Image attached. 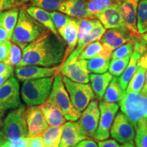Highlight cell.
<instances>
[{
  "instance_id": "32",
  "label": "cell",
  "mask_w": 147,
  "mask_h": 147,
  "mask_svg": "<svg viewBox=\"0 0 147 147\" xmlns=\"http://www.w3.org/2000/svg\"><path fill=\"white\" fill-rule=\"evenodd\" d=\"M137 27L140 34L147 32V0H140L137 12Z\"/></svg>"
},
{
  "instance_id": "4",
  "label": "cell",
  "mask_w": 147,
  "mask_h": 147,
  "mask_svg": "<svg viewBox=\"0 0 147 147\" xmlns=\"http://www.w3.org/2000/svg\"><path fill=\"white\" fill-rule=\"evenodd\" d=\"M119 105L135 129L140 121L147 119V95L142 92H123Z\"/></svg>"
},
{
  "instance_id": "51",
  "label": "cell",
  "mask_w": 147,
  "mask_h": 147,
  "mask_svg": "<svg viewBox=\"0 0 147 147\" xmlns=\"http://www.w3.org/2000/svg\"><path fill=\"white\" fill-rule=\"evenodd\" d=\"M13 75L10 74H4V75H0V87H1L4 82L6 81L9 78L12 76Z\"/></svg>"
},
{
  "instance_id": "41",
  "label": "cell",
  "mask_w": 147,
  "mask_h": 147,
  "mask_svg": "<svg viewBox=\"0 0 147 147\" xmlns=\"http://www.w3.org/2000/svg\"><path fill=\"white\" fill-rule=\"evenodd\" d=\"M134 42V50L140 53L141 55L147 51V32L144 34L140 35L138 38L132 40Z\"/></svg>"
},
{
  "instance_id": "52",
  "label": "cell",
  "mask_w": 147,
  "mask_h": 147,
  "mask_svg": "<svg viewBox=\"0 0 147 147\" xmlns=\"http://www.w3.org/2000/svg\"><path fill=\"white\" fill-rule=\"evenodd\" d=\"M4 114H5V111L4 110H0V127L3 126V117H4Z\"/></svg>"
},
{
  "instance_id": "25",
  "label": "cell",
  "mask_w": 147,
  "mask_h": 147,
  "mask_svg": "<svg viewBox=\"0 0 147 147\" xmlns=\"http://www.w3.org/2000/svg\"><path fill=\"white\" fill-rule=\"evenodd\" d=\"M28 14L32 16L35 20L41 23L46 28L53 32L57 36H59L58 34L57 29L55 27L53 21L51 18L50 12L44 10V9L38 8L36 6H30L27 8Z\"/></svg>"
},
{
  "instance_id": "53",
  "label": "cell",
  "mask_w": 147,
  "mask_h": 147,
  "mask_svg": "<svg viewBox=\"0 0 147 147\" xmlns=\"http://www.w3.org/2000/svg\"><path fill=\"white\" fill-rule=\"evenodd\" d=\"M6 140L7 138H5V136L3 135V134L1 131H0V144H2Z\"/></svg>"
},
{
  "instance_id": "42",
  "label": "cell",
  "mask_w": 147,
  "mask_h": 147,
  "mask_svg": "<svg viewBox=\"0 0 147 147\" xmlns=\"http://www.w3.org/2000/svg\"><path fill=\"white\" fill-rule=\"evenodd\" d=\"M12 43L10 40L0 42V62H4L10 55Z\"/></svg>"
},
{
  "instance_id": "44",
  "label": "cell",
  "mask_w": 147,
  "mask_h": 147,
  "mask_svg": "<svg viewBox=\"0 0 147 147\" xmlns=\"http://www.w3.org/2000/svg\"><path fill=\"white\" fill-rule=\"evenodd\" d=\"M23 2L20 0H0V14L3 11L21 6Z\"/></svg>"
},
{
  "instance_id": "57",
  "label": "cell",
  "mask_w": 147,
  "mask_h": 147,
  "mask_svg": "<svg viewBox=\"0 0 147 147\" xmlns=\"http://www.w3.org/2000/svg\"><path fill=\"white\" fill-rule=\"evenodd\" d=\"M0 147H2V145H1V144H0Z\"/></svg>"
},
{
  "instance_id": "28",
  "label": "cell",
  "mask_w": 147,
  "mask_h": 147,
  "mask_svg": "<svg viewBox=\"0 0 147 147\" xmlns=\"http://www.w3.org/2000/svg\"><path fill=\"white\" fill-rule=\"evenodd\" d=\"M145 76H146V68L138 62L136 71L129 82L125 91L140 93L144 85Z\"/></svg>"
},
{
  "instance_id": "19",
  "label": "cell",
  "mask_w": 147,
  "mask_h": 147,
  "mask_svg": "<svg viewBox=\"0 0 147 147\" xmlns=\"http://www.w3.org/2000/svg\"><path fill=\"white\" fill-rule=\"evenodd\" d=\"M106 29L125 27L120 8V1L105 9L96 16Z\"/></svg>"
},
{
  "instance_id": "38",
  "label": "cell",
  "mask_w": 147,
  "mask_h": 147,
  "mask_svg": "<svg viewBox=\"0 0 147 147\" xmlns=\"http://www.w3.org/2000/svg\"><path fill=\"white\" fill-rule=\"evenodd\" d=\"M134 45L133 41H130L121 45L113 51L111 55L112 59L123 58L128 55H131L134 52Z\"/></svg>"
},
{
  "instance_id": "43",
  "label": "cell",
  "mask_w": 147,
  "mask_h": 147,
  "mask_svg": "<svg viewBox=\"0 0 147 147\" xmlns=\"http://www.w3.org/2000/svg\"><path fill=\"white\" fill-rule=\"evenodd\" d=\"M1 145L2 147H29V138L25 137L15 140H6Z\"/></svg>"
},
{
  "instance_id": "6",
  "label": "cell",
  "mask_w": 147,
  "mask_h": 147,
  "mask_svg": "<svg viewBox=\"0 0 147 147\" xmlns=\"http://www.w3.org/2000/svg\"><path fill=\"white\" fill-rule=\"evenodd\" d=\"M25 110V106L21 104L10 112L4 119L1 132L7 140H15L27 137V125Z\"/></svg>"
},
{
  "instance_id": "24",
  "label": "cell",
  "mask_w": 147,
  "mask_h": 147,
  "mask_svg": "<svg viewBox=\"0 0 147 147\" xmlns=\"http://www.w3.org/2000/svg\"><path fill=\"white\" fill-rule=\"evenodd\" d=\"M113 51L100 41H95L87 46L78 57L80 59L89 60L99 56L111 57Z\"/></svg>"
},
{
  "instance_id": "30",
  "label": "cell",
  "mask_w": 147,
  "mask_h": 147,
  "mask_svg": "<svg viewBox=\"0 0 147 147\" xmlns=\"http://www.w3.org/2000/svg\"><path fill=\"white\" fill-rule=\"evenodd\" d=\"M110 58L99 56L87 60V69L89 72L95 74H104L109 68Z\"/></svg>"
},
{
  "instance_id": "8",
  "label": "cell",
  "mask_w": 147,
  "mask_h": 147,
  "mask_svg": "<svg viewBox=\"0 0 147 147\" xmlns=\"http://www.w3.org/2000/svg\"><path fill=\"white\" fill-rule=\"evenodd\" d=\"M99 107L100 110V121L93 138L97 141H102L109 138L110 128L119 110V105L117 103L101 101Z\"/></svg>"
},
{
  "instance_id": "3",
  "label": "cell",
  "mask_w": 147,
  "mask_h": 147,
  "mask_svg": "<svg viewBox=\"0 0 147 147\" xmlns=\"http://www.w3.org/2000/svg\"><path fill=\"white\" fill-rule=\"evenodd\" d=\"M55 76L23 81L21 94L27 106H38L45 103L50 96Z\"/></svg>"
},
{
  "instance_id": "26",
  "label": "cell",
  "mask_w": 147,
  "mask_h": 147,
  "mask_svg": "<svg viewBox=\"0 0 147 147\" xmlns=\"http://www.w3.org/2000/svg\"><path fill=\"white\" fill-rule=\"evenodd\" d=\"M18 14L19 9L18 8L9 9L0 14V27L6 31L10 40L12 38L14 28L17 23Z\"/></svg>"
},
{
  "instance_id": "27",
  "label": "cell",
  "mask_w": 147,
  "mask_h": 147,
  "mask_svg": "<svg viewBox=\"0 0 147 147\" xmlns=\"http://www.w3.org/2000/svg\"><path fill=\"white\" fill-rule=\"evenodd\" d=\"M141 55H142L138 51H134L126 69H125L123 73L119 78L121 87L124 92L125 91L129 82L131 78L133 77L134 73L136 71L138 61L139 59L140 58Z\"/></svg>"
},
{
  "instance_id": "18",
  "label": "cell",
  "mask_w": 147,
  "mask_h": 147,
  "mask_svg": "<svg viewBox=\"0 0 147 147\" xmlns=\"http://www.w3.org/2000/svg\"><path fill=\"white\" fill-rule=\"evenodd\" d=\"M130 41H132L131 35L125 27L110 29L101 38L103 45L113 51Z\"/></svg>"
},
{
  "instance_id": "36",
  "label": "cell",
  "mask_w": 147,
  "mask_h": 147,
  "mask_svg": "<svg viewBox=\"0 0 147 147\" xmlns=\"http://www.w3.org/2000/svg\"><path fill=\"white\" fill-rule=\"evenodd\" d=\"M95 21L96 20L93 18H77L78 25V43L83 40L89 35L94 27Z\"/></svg>"
},
{
  "instance_id": "14",
  "label": "cell",
  "mask_w": 147,
  "mask_h": 147,
  "mask_svg": "<svg viewBox=\"0 0 147 147\" xmlns=\"http://www.w3.org/2000/svg\"><path fill=\"white\" fill-rule=\"evenodd\" d=\"M140 0H121L120 8L124 26L131 35L132 40L140 35L137 27V12Z\"/></svg>"
},
{
  "instance_id": "15",
  "label": "cell",
  "mask_w": 147,
  "mask_h": 147,
  "mask_svg": "<svg viewBox=\"0 0 147 147\" xmlns=\"http://www.w3.org/2000/svg\"><path fill=\"white\" fill-rule=\"evenodd\" d=\"M25 117L27 125V137L32 138L42 135L49 127V124L38 106H28L25 110Z\"/></svg>"
},
{
  "instance_id": "17",
  "label": "cell",
  "mask_w": 147,
  "mask_h": 147,
  "mask_svg": "<svg viewBox=\"0 0 147 147\" xmlns=\"http://www.w3.org/2000/svg\"><path fill=\"white\" fill-rule=\"evenodd\" d=\"M57 32L59 36L63 38L66 45L63 63L71 53L74 51L78 44V25L77 19L71 18L67 23L65 24L63 27L58 29Z\"/></svg>"
},
{
  "instance_id": "39",
  "label": "cell",
  "mask_w": 147,
  "mask_h": 147,
  "mask_svg": "<svg viewBox=\"0 0 147 147\" xmlns=\"http://www.w3.org/2000/svg\"><path fill=\"white\" fill-rule=\"evenodd\" d=\"M21 48L18 47V45L14 43L12 44L10 55H9L8 59L4 61V63L8 64L12 67L17 66L23 57V52L21 51Z\"/></svg>"
},
{
  "instance_id": "31",
  "label": "cell",
  "mask_w": 147,
  "mask_h": 147,
  "mask_svg": "<svg viewBox=\"0 0 147 147\" xmlns=\"http://www.w3.org/2000/svg\"><path fill=\"white\" fill-rule=\"evenodd\" d=\"M121 0H89L87 1V8L89 12L93 18L100 12L109 8Z\"/></svg>"
},
{
  "instance_id": "10",
  "label": "cell",
  "mask_w": 147,
  "mask_h": 147,
  "mask_svg": "<svg viewBox=\"0 0 147 147\" xmlns=\"http://www.w3.org/2000/svg\"><path fill=\"white\" fill-rule=\"evenodd\" d=\"M21 105V93L18 80L13 76L0 87V110L14 109Z\"/></svg>"
},
{
  "instance_id": "5",
  "label": "cell",
  "mask_w": 147,
  "mask_h": 147,
  "mask_svg": "<svg viewBox=\"0 0 147 147\" xmlns=\"http://www.w3.org/2000/svg\"><path fill=\"white\" fill-rule=\"evenodd\" d=\"M49 99L60 108L66 120L76 121L80 119L81 113L73 106L68 92L64 85L63 77L60 73L55 76Z\"/></svg>"
},
{
  "instance_id": "21",
  "label": "cell",
  "mask_w": 147,
  "mask_h": 147,
  "mask_svg": "<svg viewBox=\"0 0 147 147\" xmlns=\"http://www.w3.org/2000/svg\"><path fill=\"white\" fill-rule=\"evenodd\" d=\"M46 121L51 126L59 127L65 123L66 119L60 108L50 99L38 106Z\"/></svg>"
},
{
  "instance_id": "54",
  "label": "cell",
  "mask_w": 147,
  "mask_h": 147,
  "mask_svg": "<svg viewBox=\"0 0 147 147\" xmlns=\"http://www.w3.org/2000/svg\"><path fill=\"white\" fill-rule=\"evenodd\" d=\"M120 147H136L135 144H134V142H127L125 144H123Z\"/></svg>"
},
{
  "instance_id": "35",
  "label": "cell",
  "mask_w": 147,
  "mask_h": 147,
  "mask_svg": "<svg viewBox=\"0 0 147 147\" xmlns=\"http://www.w3.org/2000/svg\"><path fill=\"white\" fill-rule=\"evenodd\" d=\"M131 56V55H128L123 58L112 59L110 63L109 68H108L109 72L114 76H120L126 69Z\"/></svg>"
},
{
  "instance_id": "33",
  "label": "cell",
  "mask_w": 147,
  "mask_h": 147,
  "mask_svg": "<svg viewBox=\"0 0 147 147\" xmlns=\"http://www.w3.org/2000/svg\"><path fill=\"white\" fill-rule=\"evenodd\" d=\"M134 139L136 147H147V119L138 123Z\"/></svg>"
},
{
  "instance_id": "56",
  "label": "cell",
  "mask_w": 147,
  "mask_h": 147,
  "mask_svg": "<svg viewBox=\"0 0 147 147\" xmlns=\"http://www.w3.org/2000/svg\"><path fill=\"white\" fill-rule=\"evenodd\" d=\"M20 1H22L23 3H26V2H28L29 1H31V0H20Z\"/></svg>"
},
{
  "instance_id": "23",
  "label": "cell",
  "mask_w": 147,
  "mask_h": 147,
  "mask_svg": "<svg viewBox=\"0 0 147 147\" xmlns=\"http://www.w3.org/2000/svg\"><path fill=\"white\" fill-rule=\"evenodd\" d=\"M113 78V75L107 71L104 74H91L89 75L91 88L99 100L104 98V93Z\"/></svg>"
},
{
  "instance_id": "45",
  "label": "cell",
  "mask_w": 147,
  "mask_h": 147,
  "mask_svg": "<svg viewBox=\"0 0 147 147\" xmlns=\"http://www.w3.org/2000/svg\"><path fill=\"white\" fill-rule=\"evenodd\" d=\"M138 63L141 65L144 66V67L146 68V76H145V82L144 87L142 90V93H144V94L147 95V51L141 55L140 58L139 59Z\"/></svg>"
},
{
  "instance_id": "20",
  "label": "cell",
  "mask_w": 147,
  "mask_h": 147,
  "mask_svg": "<svg viewBox=\"0 0 147 147\" xmlns=\"http://www.w3.org/2000/svg\"><path fill=\"white\" fill-rule=\"evenodd\" d=\"M59 11L76 18H93L89 12L87 0H65L59 8Z\"/></svg>"
},
{
  "instance_id": "37",
  "label": "cell",
  "mask_w": 147,
  "mask_h": 147,
  "mask_svg": "<svg viewBox=\"0 0 147 147\" xmlns=\"http://www.w3.org/2000/svg\"><path fill=\"white\" fill-rule=\"evenodd\" d=\"M65 0H31V5L42 8L47 11L58 10Z\"/></svg>"
},
{
  "instance_id": "1",
  "label": "cell",
  "mask_w": 147,
  "mask_h": 147,
  "mask_svg": "<svg viewBox=\"0 0 147 147\" xmlns=\"http://www.w3.org/2000/svg\"><path fill=\"white\" fill-rule=\"evenodd\" d=\"M66 45L59 36L49 29L23 49V57L16 67L39 65L54 67L63 63Z\"/></svg>"
},
{
  "instance_id": "47",
  "label": "cell",
  "mask_w": 147,
  "mask_h": 147,
  "mask_svg": "<svg viewBox=\"0 0 147 147\" xmlns=\"http://www.w3.org/2000/svg\"><path fill=\"white\" fill-rule=\"evenodd\" d=\"M14 71V67L4 63V62H0V75H13Z\"/></svg>"
},
{
  "instance_id": "55",
  "label": "cell",
  "mask_w": 147,
  "mask_h": 147,
  "mask_svg": "<svg viewBox=\"0 0 147 147\" xmlns=\"http://www.w3.org/2000/svg\"><path fill=\"white\" fill-rule=\"evenodd\" d=\"M60 141H61V138L57 140V141H55L53 144H51V146H49V147H59V144H60Z\"/></svg>"
},
{
  "instance_id": "46",
  "label": "cell",
  "mask_w": 147,
  "mask_h": 147,
  "mask_svg": "<svg viewBox=\"0 0 147 147\" xmlns=\"http://www.w3.org/2000/svg\"><path fill=\"white\" fill-rule=\"evenodd\" d=\"M29 147H45L44 140L42 135L29 138Z\"/></svg>"
},
{
  "instance_id": "9",
  "label": "cell",
  "mask_w": 147,
  "mask_h": 147,
  "mask_svg": "<svg viewBox=\"0 0 147 147\" xmlns=\"http://www.w3.org/2000/svg\"><path fill=\"white\" fill-rule=\"evenodd\" d=\"M60 74L74 82L89 83L90 81L87 60L80 59L78 57H68L60 65Z\"/></svg>"
},
{
  "instance_id": "40",
  "label": "cell",
  "mask_w": 147,
  "mask_h": 147,
  "mask_svg": "<svg viewBox=\"0 0 147 147\" xmlns=\"http://www.w3.org/2000/svg\"><path fill=\"white\" fill-rule=\"evenodd\" d=\"M50 14L57 30L63 27L71 19V17H69V16L55 11L50 12Z\"/></svg>"
},
{
  "instance_id": "11",
  "label": "cell",
  "mask_w": 147,
  "mask_h": 147,
  "mask_svg": "<svg viewBox=\"0 0 147 147\" xmlns=\"http://www.w3.org/2000/svg\"><path fill=\"white\" fill-rule=\"evenodd\" d=\"M112 138L121 144L134 142L136 129L131 121L122 112L115 117L110 128Z\"/></svg>"
},
{
  "instance_id": "50",
  "label": "cell",
  "mask_w": 147,
  "mask_h": 147,
  "mask_svg": "<svg viewBox=\"0 0 147 147\" xmlns=\"http://www.w3.org/2000/svg\"><path fill=\"white\" fill-rule=\"evenodd\" d=\"M5 40H10L8 34L4 29L0 27V42Z\"/></svg>"
},
{
  "instance_id": "7",
  "label": "cell",
  "mask_w": 147,
  "mask_h": 147,
  "mask_svg": "<svg viewBox=\"0 0 147 147\" xmlns=\"http://www.w3.org/2000/svg\"><path fill=\"white\" fill-rule=\"evenodd\" d=\"M63 81L73 106L80 113L95 98L94 92L89 83L74 82L65 76L63 77Z\"/></svg>"
},
{
  "instance_id": "58",
  "label": "cell",
  "mask_w": 147,
  "mask_h": 147,
  "mask_svg": "<svg viewBox=\"0 0 147 147\" xmlns=\"http://www.w3.org/2000/svg\"><path fill=\"white\" fill-rule=\"evenodd\" d=\"M87 1H89V0H87Z\"/></svg>"
},
{
  "instance_id": "16",
  "label": "cell",
  "mask_w": 147,
  "mask_h": 147,
  "mask_svg": "<svg viewBox=\"0 0 147 147\" xmlns=\"http://www.w3.org/2000/svg\"><path fill=\"white\" fill-rule=\"evenodd\" d=\"M87 138L78 121H69L63 125L59 147H74L82 140Z\"/></svg>"
},
{
  "instance_id": "48",
  "label": "cell",
  "mask_w": 147,
  "mask_h": 147,
  "mask_svg": "<svg viewBox=\"0 0 147 147\" xmlns=\"http://www.w3.org/2000/svg\"><path fill=\"white\" fill-rule=\"evenodd\" d=\"M119 142L114 139H106L98 141V147H120Z\"/></svg>"
},
{
  "instance_id": "34",
  "label": "cell",
  "mask_w": 147,
  "mask_h": 147,
  "mask_svg": "<svg viewBox=\"0 0 147 147\" xmlns=\"http://www.w3.org/2000/svg\"><path fill=\"white\" fill-rule=\"evenodd\" d=\"M63 129V125L57 127L51 126L49 127L43 134H42L44 140L45 147H49L53 144L55 141L61 138L62 132Z\"/></svg>"
},
{
  "instance_id": "12",
  "label": "cell",
  "mask_w": 147,
  "mask_h": 147,
  "mask_svg": "<svg viewBox=\"0 0 147 147\" xmlns=\"http://www.w3.org/2000/svg\"><path fill=\"white\" fill-rule=\"evenodd\" d=\"M100 117V107L97 100H92L82 111L78 121L87 138H93L98 127Z\"/></svg>"
},
{
  "instance_id": "49",
  "label": "cell",
  "mask_w": 147,
  "mask_h": 147,
  "mask_svg": "<svg viewBox=\"0 0 147 147\" xmlns=\"http://www.w3.org/2000/svg\"><path fill=\"white\" fill-rule=\"evenodd\" d=\"M74 147H98V145L93 140L87 138L82 140Z\"/></svg>"
},
{
  "instance_id": "22",
  "label": "cell",
  "mask_w": 147,
  "mask_h": 147,
  "mask_svg": "<svg viewBox=\"0 0 147 147\" xmlns=\"http://www.w3.org/2000/svg\"><path fill=\"white\" fill-rule=\"evenodd\" d=\"M106 29L101 23V22L96 20L94 27L91 29L89 35L83 40H82L81 42H78L77 44V47H76V49L71 53L69 57H79V55L82 52L84 48L89 45V44L95 41H99V40H101V38H102L104 34H105Z\"/></svg>"
},
{
  "instance_id": "13",
  "label": "cell",
  "mask_w": 147,
  "mask_h": 147,
  "mask_svg": "<svg viewBox=\"0 0 147 147\" xmlns=\"http://www.w3.org/2000/svg\"><path fill=\"white\" fill-rule=\"evenodd\" d=\"M60 73V65L43 67L39 65H25L16 67L15 74L21 81L55 76Z\"/></svg>"
},
{
  "instance_id": "2",
  "label": "cell",
  "mask_w": 147,
  "mask_h": 147,
  "mask_svg": "<svg viewBox=\"0 0 147 147\" xmlns=\"http://www.w3.org/2000/svg\"><path fill=\"white\" fill-rule=\"evenodd\" d=\"M47 30L44 25L29 15L26 8L23 7L19 9L18 21L11 40L23 49Z\"/></svg>"
},
{
  "instance_id": "29",
  "label": "cell",
  "mask_w": 147,
  "mask_h": 147,
  "mask_svg": "<svg viewBox=\"0 0 147 147\" xmlns=\"http://www.w3.org/2000/svg\"><path fill=\"white\" fill-rule=\"evenodd\" d=\"M123 92L118 77H113L104 93V101L108 103L119 102Z\"/></svg>"
}]
</instances>
